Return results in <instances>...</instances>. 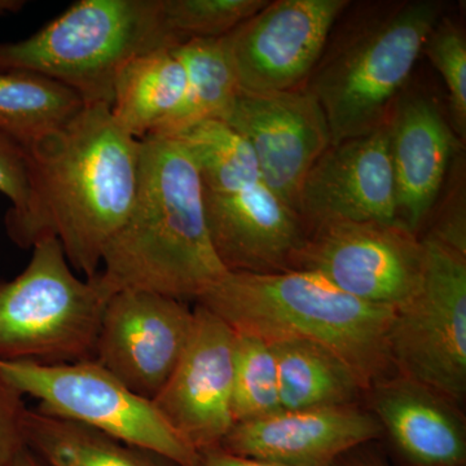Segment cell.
I'll use <instances>...</instances> for the list:
<instances>
[{"mask_svg":"<svg viewBox=\"0 0 466 466\" xmlns=\"http://www.w3.org/2000/svg\"><path fill=\"white\" fill-rule=\"evenodd\" d=\"M29 207L5 220L9 238L32 249L60 241L75 271L94 279L103 251L133 208L140 183L142 142L116 124L106 104H85L66 125L25 147Z\"/></svg>","mask_w":466,"mask_h":466,"instance_id":"obj_1","label":"cell"},{"mask_svg":"<svg viewBox=\"0 0 466 466\" xmlns=\"http://www.w3.org/2000/svg\"><path fill=\"white\" fill-rule=\"evenodd\" d=\"M140 142L137 198L103 251L97 278L110 296L142 290L196 300L227 272L208 233L200 174L177 137Z\"/></svg>","mask_w":466,"mask_h":466,"instance_id":"obj_2","label":"cell"},{"mask_svg":"<svg viewBox=\"0 0 466 466\" xmlns=\"http://www.w3.org/2000/svg\"><path fill=\"white\" fill-rule=\"evenodd\" d=\"M235 332L267 342L302 339L336 352L368 389L394 375V311L350 296L320 274L226 272L196 299Z\"/></svg>","mask_w":466,"mask_h":466,"instance_id":"obj_3","label":"cell"},{"mask_svg":"<svg viewBox=\"0 0 466 466\" xmlns=\"http://www.w3.org/2000/svg\"><path fill=\"white\" fill-rule=\"evenodd\" d=\"M161 0H81L24 41L0 43V72H29L76 92L86 104L113 100L131 58L177 47Z\"/></svg>","mask_w":466,"mask_h":466,"instance_id":"obj_4","label":"cell"},{"mask_svg":"<svg viewBox=\"0 0 466 466\" xmlns=\"http://www.w3.org/2000/svg\"><path fill=\"white\" fill-rule=\"evenodd\" d=\"M449 3L406 0L358 26L325 52L305 85L329 124L332 144L363 137L385 124Z\"/></svg>","mask_w":466,"mask_h":466,"instance_id":"obj_5","label":"cell"},{"mask_svg":"<svg viewBox=\"0 0 466 466\" xmlns=\"http://www.w3.org/2000/svg\"><path fill=\"white\" fill-rule=\"evenodd\" d=\"M32 249L24 271L0 281V360H94L108 290L97 275H76L57 238H42Z\"/></svg>","mask_w":466,"mask_h":466,"instance_id":"obj_6","label":"cell"},{"mask_svg":"<svg viewBox=\"0 0 466 466\" xmlns=\"http://www.w3.org/2000/svg\"><path fill=\"white\" fill-rule=\"evenodd\" d=\"M0 377L36 410L95 429L175 466L198 465L200 453L167 424L152 401L125 388L95 360L42 364L0 360Z\"/></svg>","mask_w":466,"mask_h":466,"instance_id":"obj_7","label":"cell"},{"mask_svg":"<svg viewBox=\"0 0 466 466\" xmlns=\"http://www.w3.org/2000/svg\"><path fill=\"white\" fill-rule=\"evenodd\" d=\"M422 242L421 284L392 317V366L460 406L466 394V257L431 236Z\"/></svg>","mask_w":466,"mask_h":466,"instance_id":"obj_8","label":"cell"},{"mask_svg":"<svg viewBox=\"0 0 466 466\" xmlns=\"http://www.w3.org/2000/svg\"><path fill=\"white\" fill-rule=\"evenodd\" d=\"M424 262L422 238L400 220L341 222L309 232L296 269L318 272L350 296L395 311L419 289Z\"/></svg>","mask_w":466,"mask_h":466,"instance_id":"obj_9","label":"cell"},{"mask_svg":"<svg viewBox=\"0 0 466 466\" xmlns=\"http://www.w3.org/2000/svg\"><path fill=\"white\" fill-rule=\"evenodd\" d=\"M349 0H275L222 36L247 94L302 87L327 48Z\"/></svg>","mask_w":466,"mask_h":466,"instance_id":"obj_10","label":"cell"},{"mask_svg":"<svg viewBox=\"0 0 466 466\" xmlns=\"http://www.w3.org/2000/svg\"><path fill=\"white\" fill-rule=\"evenodd\" d=\"M193 320L195 311L184 300L116 291L101 318L94 360L128 390L152 401L179 363Z\"/></svg>","mask_w":466,"mask_h":466,"instance_id":"obj_11","label":"cell"},{"mask_svg":"<svg viewBox=\"0 0 466 466\" xmlns=\"http://www.w3.org/2000/svg\"><path fill=\"white\" fill-rule=\"evenodd\" d=\"M223 122L249 144L267 186L299 213L303 183L332 144L315 95L305 85L272 94L240 91Z\"/></svg>","mask_w":466,"mask_h":466,"instance_id":"obj_12","label":"cell"},{"mask_svg":"<svg viewBox=\"0 0 466 466\" xmlns=\"http://www.w3.org/2000/svg\"><path fill=\"white\" fill-rule=\"evenodd\" d=\"M193 311L192 332L182 358L152 403L175 433L201 453L219 449L235 425V332L204 306Z\"/></svg>","mask_w":466,"mask_h":466,"instance_id":"obj_13","label":"cell"},{"mask_svg":"<svg viewBox=\"0 0 466 466\" xmlns=\"http://www.w3.org/2000/svg\"><path fill=\"white\" fill-rule=\"evenodd\" d=\"M204 204L211 242L227 272L296 269L309 229L263 177L231 191H204Z\"/></svg>","mask_w":466,"mask_h":466,"instance_id":"obj_14","label":"cell"},{"mask_svg":"<svg viewBox=\"0 0 466 466\" xmlns=\"http://www.w3.org/2000/svg\"><path fill=\"white\" fill-rule=\"evenodd\" d=\"M299 213L309 232L332 223L400 220L386 122L330 144L303 183Z\"/></svg>","mask_w":466,"mask_h":466,"instance_id":"obj_15","label":"cell"},{"mask_svg":"<svg viewBox=\"0 0 466 466\" xmlns=\"http://www.w3.org/2000/svg\"><path fill=\"white\" fill-rule=\"evenodd\" d=\"M382 434L361 406L281 410L233 425L220 449L284 466H334Z\"/></svg>","mask_w":466,"mask_h":466,"instance_id":"obj_16","label":"cell"},{"mask_svg":"<svg viewBox=\"0 0 466 466\" xmlns=\"http://www.w3.org/2000/svg\"><path fill=\"white\" fill-rule=\"evenodd\" d=\"M398 219L410 231L434 208L455 150V135L434 100L401 97L386 119Z\"/></svg>","mask_w":466,"mask_h":466,"instance_id":"obj_17","label":"cell"},{"mask_svg":"<svg viewBox=\"0 0 466 466\" xmlns=\"http://www.w3.org/2000/svg\"><path fill=\"white\" fill-rule=\"evenodd\" d=\"M370 410L410 466H466L465 421L459 404L400 373L367 394Z\"/></svg>","mask_w":466,"mask_h":466,"instance_id":"obj_18","label":"cell"},{"mask_svg":"<svg viewBox=\"0 0 466 466\" xmlns=\"http://www.w3.org/2000/svg\"><path fill=\"white\" fill-rule=\"evenodd\" d=\"M278 364L281 410L361 406L368 386L341 357L302 339L268 342Z\"/></svg>","mask_w":466,"mask_h":466,"instance_id":"obj_19","label":"cell"},{"mask_svg":"<svg viewBox=\"0 0 466 466\" xmlns=\"http://www.w3.org/2000/svg\"><path fill=\"white\" fill-rule=\"evenodd\" d=\"M186 90V72L171 48L128 60L113 85L110 113L135 139L150 137L173 115Z\"/></svg>","mask_w":466,"mask_h":466,"instance_id":"obj_20","label":"cell"},{"mask_svg":"<svg viewBox=\"0 0 466 466\" xmlns=\"http://www.w3.org/2000/svg\"><path fill=\"white\" fill-rule=\"evenodd\" d=\"M186 72L177 110L150 137H177L207 121H225L240 94L222 38L192 39L171 48Z\"/></svg>","mask_w":466,"mask_h":466,"instance_id":"obj_21","label":"cell"},{"mask_svg":"<svg viewBox=\"0 0 466 466\" xmlns=\"http://www.w3.org/2000/svg\"><path fill=\"white\" fill-rule=\"evenodd\" d=\"M25 444L45 466H168L167 460L95 429L27 410ZM174 465V464H173Z\"/></svg>","mask_w":466,"mask_h":466,"instance_id":"obj_22","label":"cell"},{"mask_svg":"<svg viewBox=\"0 0 466 466\" xmlns=\"http://www.w3.org/2000/svg\"><path fill=\"white\" fill-rule=\"evenodd\" d=\"M66 86L29 72H0V133L24 147L66 125L85 106Z\"/></svg>","mask_w":466,"mask_h":466,"instance_id":"obj_23","label":"cell"},{"mask_svg":"<svg viewBox=\"0 0 466 466\" xmlns=\"http://www.w3.org/2000/svg\"><path fill=\"white\" fill-rule=\"evenodd\" d=\"M177 139L192 156L205 192L229 191L262 177L249 144L226 122H202Z\"/></svg>","mask_w":466,"mask_h":466,"instance_id":"obj_24","label":"cell"},{"mask_svg":"<svg viewBox=\"0 0 466 466\" xmlns=\"http://www.w3.org/2000/svg\"><path fill=\"white\" fill-rule=\"evenodd\" d=\"M231 408L235 424L281 410L274 350L259 337L235 332Z\"/></svg>","mask_w":466,"mask_h":466,"instance_id":"obj_25","label":"cell"},{"mask_svg":"<svg viewBox=\"0 0 466 466\" xmlns=\"http://www.w3.org/2000/svg\"><path fill=\"white\" fill-rule=\"evenodd\" d=\"M268 0H161L164 25L177 46L222 38L254 16Z\"/></svg>","mask_w":466,"mask_h":466,"instance_id":"obj_26","label":"cell"},{"mask_svg":"<svg viewBox=\"0 0 466 466\" xmlns=\"http://www.w3.org/2000/svg\"><path fill=\"white\" fill-rule=\"evenodd\" d=\"M443 76L456 130L466 133V38L461 27L443 17L431 30L422 50Z\"/></svg>","mask_w":466,"mask_h":466,"instance_id":"obj_27","label":"cell"},{"mask_svg":"<svg viewBox=\"0 0 466 466\" xmlns=\"http://www.w3.org/2000/svg\"><path fill=\"white\" fill-rule=\"evenodd\" d=\"M0 193L11 201L5 220L16 219L29 207L30 162L27 149L23 144L0 133Z\"/></svg>","mask_w":466,"mask_h":466,"instance_id":"obj_28","label":"cell"},{"mask_svg":"<svg viewBox=\"0 0 466 466\" xmlns=\"http://www.w3.org/2000/svg\"><path fill=\"white\" fill-rule=\"evenodd\" d=\"M27 410L24 395L0 377V466H12L26 447Z\"/></svg>","mask_w":466,"mask_h":466,"instance_id":"obj_29","label":"cell"},{"mask_svg":"<svg viewBox=\"0 0 466 466\" xmlns=\"http://www.w3.org/2000/svg\"><path fill=\"white\" fill-rule=\"evenodd\" d=\"M196 466H284L248 456L236 455L223 449L205 451L200 453Z\"/></svg>","mask_w":466,"mask_h":466,"instance_id":"obj_30","label":"cell"},{"mask_svg":"<svg viewBox=\"0 0 466 466\" xmlns=\"http://www.w3.org/2000/svg\"><path fill=\"white\" fill-rule=\"evenodd\" d=\"M334 466H389V464L375 453L357 452L355 450L343 456Z\"/></svg>","mask_w":466,"mask_h":466,"instance_id":"obj_31","label":"cell"},{"mask_svg":"<svg viewBox=\"0 0 466 466\" xmlns=\"http://www.w3.org/2000/svg\"><path fill=\"white\" fill-rule=\"evenodd\" d=\"M12 466H45L39 461L38 459L34 456L32 451L27 449L21 450V452L18 453L17 458L15 459L14 464Z\"/></svg>","mask_w":466,"mask_h":466,"instance_id":"obj_32","label":"cell"},{"mask_svg":"<svg viewBox=\"0 0 466 466\" xmlns=\"http://www.w3.org/2000/svg\"><path fill=\"white\" fill-rule=\"evenodd\" d=\"M25 0H0V17L8 14H17L25 7Z\"/></svg>","mask_w":466,"mask_h":466,"instance_id":"obj_33","label":"cell"}]
</instances>
